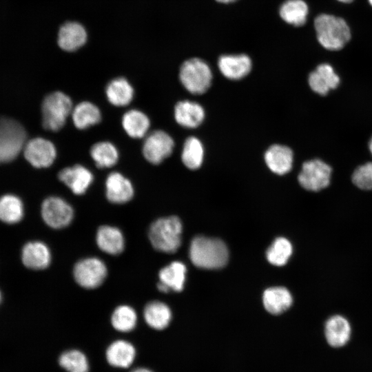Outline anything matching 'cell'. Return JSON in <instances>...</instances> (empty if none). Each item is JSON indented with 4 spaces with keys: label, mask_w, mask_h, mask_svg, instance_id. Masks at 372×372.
Returning <instances> with one entry per match:
<instances>
[{
    "label": "cell",
    "mask_w": 372,
    "mask_h": 372,
    "mask_svg": "<svg viewBox=\"0 0 372 372\" xmlns=\"http://www.w3.org/2000/svg\"><path fill=\"white\" fill-rule=\"evenodd\" d=\"M130 372H153V371L145 367H138V368L134 369Z\"/></svg>",
    "instance_id": "37"
},
{
    "label": "cell",
    "mask_w": 372,
    "mask_h": 372,
    "mask_svg": "<svg viewBox=\"0 0 372 372\" xmlns=\"http://www.w3.org/2000/svg\"><path fill=\"white\" fill-rule=\"evenodd\" d=\"M174 117L180 125L194 128L203 122L205 112L199 104L189 101H183L176 105Z\"/></svg>",
    "instance_id": "22"
},
{
    "label": "cell",
    "mask_w": 372,
    "mask_h": 372,
    "mask_svg": "<svg viewBox=\"0 0 372 372\" xmlns=\"http://www.w3.org/2000/svg\"><path fill=\"white\" fill-rule=\"evenodd\" d=\"M59 179L76 195L86 192L93 182L92 173L81 165H75L61 169L58 174Z\"/></svg>",
    "instance_id": "12"
},
{
    "label": "cell",
    "mask_w": 372,
    "mask_h": 372,
    "mask_svg": "<svg viewBox=\"0 0 372 372\" xmlns=\"http://www.w3.org/2000/svg\"><path fill=\"white\" fill-rule=\"evenodd\" d=\"M143 318L151 328L163 330L169 324L172 311L165 303L158 300L151 301L144 308Z\"/></svg>",
    "instance_id": "24"
},
{
    "label": "cell",
    "mask_w": 372,
    "mask_h": 372,
    "mask_svg": "<svg viewBox=\"0 0 372 372\" xmlns=\"http://www.w3.org/2000/svg\"><path fill=\"white\" fill-rule=\"evenodd\" d=\"M352 182L362 190L372 189V162L358 167L352 174Z\"/></svg>",
    "instance_id": "36"
},
{
    "label": "cell",
    "mask_w": 372,
    "mask_h": 372,
    "mask_svg": "<svg viewBox=\"0 0 372 372\" xmlns=\"http://www.w3.org/2000/svg\"><path fill=\"white\" fill-rule=\"evenodd\" d=\"M24 156L34 167L46 168L52 165L56 157V149L52 142L37 137L27 142Z\"/></svg>",
    "instance_id": "11"
},
{
    "label": "cell",
    "mask_w": 372,
    "mask_h": 372,
    "mask_svg": "<svg viewBox=\"0 0 372 372\" xmlns=\"http://www.w3.org/2000/svg\"><path fill=\"white\" fill-rule=\"evenodd\" d=\"M1 300H2V295H1V291H0V303L1 302Z\"/></svg>",
    "instance_id": "42"
},
{
    "label": "cell",
    "mask_w": 372,
    "mask_h": 372,
    "mask_svg": "<svg viewBox=\"0 0 372 372\" xmlns=\"http://www.w3.org/2000/svg\"><path fill=\"white\" fill-rule=\"evenodd\" d=\"M369 150L371 152V154L372 155V137H371V140H370V141L369 143Z\"/></svg>",
    "instance_id": "40"
},
{
    "label": "cell",
    "mask_w": 372,
    "mask_h": 372,
    "mask_svg": "<svg viewBox=\"0 0 372 372\" xmlns=\"http://www.w3.org/2000/svg\"><path fill=\"white\" fill-rule=\"evenodd\" d=\"M292 245L285 238H276L268 248L266 256L268 261L276 266L285 265L292 254Z\"/></svg>",
    "instance_id": "35"
},
{
    "label": "cell",
    "mask_w": 372,
    "mask_h": 372,
    "mask_svg": "<svg viewBox=\"0 0 372 372\" xmlns=\"http://www.w3.org/2000/svg\"><path fill=\"white\" fill-rule=\"evenodd\" d=\"M174 147V142L167 133L163 130H155L145 138L143 155L150 163L158 165L172 154Z\"/></svg>",
    "instance_id": "10"
},
{
    "label": "cell",
    "mask_w": 372,
    "mask_h": 372,
    "mask_svg": "<svg viewBox=\"0 0 372 372\" xmlns=\"http://www.w3.org/2000/svg\"><path fill=\"white\" fill-rule=\"evenodd\" d=\"M111 324L114 329L120 332H130L136 326L137 314L129 305L117 307L111 316Z\"/></svg>",
    "instance_id": "32"
},
{
    "label": "cell",
    "mask_w": 372,
    "mask_h": 372,
    "mask_svg": "<svg viewBox=\"0 0 372 372\" xmlns=\"http://www.w3.org/2000/svg\"><path fill=\"white\" fill-rule=\"evenodd\" d=\"M21 261L25 267L32 270L46 269L52 260L51 252L46 244L41 241H30L21 249Z\"/></svg>",
    "instance_id": "14"
},
{
    "label": "cell",
    "mask_w": 372,
    "mask_h": 372,
    "mask_svg": "<svg viewBox=\"0 0 372 372\" xmlns=\"http://www.w3.org/2000/svg\"><path fill=\"white\" fill-rule=\"evenodd\" d=\"M265 309L271 314L278 315L287 310L293 299L291 293L282 287L267 289L262 296Z\"/></svg>",
    "instance_id": "23"
},
{
    "label": "cell",
    "mask_w": 372,
    "mask_h": 372,
    "mask_svg": "<svg viewBox=\"0 0 372 372\" xmlns=\"http://www.w3.org/2000/svg\"><path fill=\"white\" fill-rule=\"evenodd\" d=\"M216 1H217L219 3H229L234 2V1H236L237 0H216Z\"/></svg>",
    "instance_id": "38"
},
{
    "label": "cell",
    "mask_w": 372,
    "mask_h": 372,
    "mask_svg": "<svg viewBox=\"0 0 372 372\" xmlns=\"http://www.w3.org/2000/svg\"><path fill=\"white\" fill-rule=\"evenodd\" d=\"M136 351L129 341L117 340L112 342L105 351L107 363L115 368L127 369L134 362Z\"/></svg>",
    "instance_id": "16"
},
{
    "label": "cell",
    "mask_w": 372,
    "mask_h": 372,
    "mask_svg": "<svg viewBox=\"0 0 372 372\" xmlns=\"http://www.w3.org/2000/svg\"><path fill=\"white\" fill-rule=\"evenodd\" d=\"M85 28L76 21H69L62 25L58 33L59 47L68 52H73L82 47L87 41Z\"/></svg>",
    "instance_id": "18"
},
{
    "label": "cell",
    "mask_w": 372,
    "mask_h": 372,
    "mask_svg": "<svg viewBox=\"0 0 372 372\" xmlns=\"http://www.w3.org/2000/svg\"><path fill=\"white\" fill-rule=\"evenodd\" d=\"M121 123L125 132L133 138L144 137L150 126L148 116L142 111L135 109L123 114Z\"/></svg>",
    "instance_id": "27"
},
{
    "label": "cell",
    "mask_w": 372,
    "mask_h": 372,
    "mask_svg": "<svg viewBox=\"0 0 372 372\" xmlns=\"http://www.w3.org/2000/svg\"><path fill=\"white\" fill-rule=\"evenodd\" d=\"M293 155L292 150L285 145H273L265 154V161L271 172L283 175L292 168Z\"/></svg>",
    "instance_id": "21"
},
{
    "label": "cell",
    "mask_w": 372,
    "mask_h": 372,
    "mask_svg": "<svg viewBox=\"0 0 372 372\" xmlns=\"http://www.w3.org/2000/svg\"><path fill=\"white\" fill-rule=\"evenodd\" d=\"M314 28L318 41L328 50H340L351 39V30L347 21L333 14L318 15L314 19Z\"/></svg>",
    "instance_id": "2"
},
{
    "label": "cell",
    "mask_w": 372,
    "mask_h": 372,
    "mask_svg": "<svg viewBox=\"0 0 372 372\" xmlns=\"http://www.w3.org/2000/svg\"><path fill=\"white\" fill-rule=\"evenodd\" d=\"M331 167L320 159L304 162L298 179L300 185L307 190L318 192L329 186Z\"/></svg>",
    "instance_id": "8"
},
{
    "label": "cell",
    "mask_w": 372,
    "mask_h": 372,
    "mask_svg": "<svg viewBox=\"0 0 372 372\" xmlns=\"http://www.w3.org/2000/svg\"><path fill=\"white\" fill-rule=\"evenodd\" d=\"M186 270L183 262H172L159 271V282L165 285L169 291H181L184 287Z\"/></svg>",
    "instance_id": "28"
},
{
    "label": "cell",
    "mask_w": 372,
    "mask_h": 372,
    "mask_svg": "<svg viewBox=\"0 0 372 372\" xmlns=\"http://www.w3.org/2000/svg\"><path fill=\"white\" fill-rule=\"evenodd\" d=\"M179 78L183 86L189 92L200 94L210 87L212 74L209 65L205 61L193 58L182 64Z\"/></svg>",
    "instance_id": "6"
},
{
    "label": "cell",
    "mask_w": 372,
    "mask_h": 372,
    "mask_svg": "<svg viewBox=\"0 0 372 372\" xmlns=\"http://www.w3.org/2000/svg\"><path fill=\"white\" fill-rule=\"evenodd\" d=\"M134 190L131 181L122 174L110 173L105 180V195L112 203L124 204L134 196Z\"/></svg>",
    "instance_id": "13"
},
{
    "label": "cell",
    "mask_w": 372,
    "mask_h": 372,
    "mask_svg": "<svg viewBox=\"0 0 372 372\" xmlns=\"http://www.w3.org/2000/svg\"><path fill=\"white\" fill-rule=\"evenodd\" d=\"M351 328L348 320L341 315L331 316L324 324V335L332 347H342L350 340Z\"/></svg>",
    "instance_id": "17"
},
{
    "label": "cell",
    "mask_w": 372,
    "mask_h": 372,
    "mask_svg": "<svg viewBox=\"0 0 372 372\" xmlns=\"http://www.w3.org/2000/svg\"><path fill=\"white\" fill-rule=\"evenodd\" d=\"M105 94L112 105L124 107L132 101L134 91L126 79L118 77L109 82L105 88Z\"/></svg>",
    "instance_id": "25"
},
{
    "label": "cell",
    "mask_w": 372,
    "mask_h": 372,
    "mask_svg": "<svg viewBox=\"0 0 372 372\" xmlns=\"http://www.w3.org/2000/svg\"><path fill=\"white\" fill-rule=\"evenodd\" d=\"M90 156L98 167L108 168L117 163L119 154L114 144L108 141H101L92 146Z\"/></svg>",
    "instance_id": "31"
},
{
    "label": "cell",
    "mask_w": 372,
    "mask_h": 372,
    "mask_svg": "<svg viewBox=\"0 0 372 372\" xmlns=\"http://www.w3.org/2000/svg\"><path fill=\"white\" fill-rule=\"evenodd\" d=\"M182 229V223L177 216L160 218L150 225L148 238L156 250L173 254L180 246Z\"/></svg>",
    "instance_id": "3"
},
{
    "label": "cell",
    "mask_w": 372,
    "mask_h": 372,
    "mask_svg": "<svg viewBox=\"0 0 372 372\" xmlns=\"http://www.w3.org/2000/svg\"><path fill=\"white\" fill-rule=\"evenodd\" d=\"M203 155V147L200 140L194 136L187 138L181 154L183 164L190 169H196L202 165Z\"/></svg>",
    "instance_id": "33"
},
{
    "label": "cell",
    "mask_w": 372,
    "mask_h": 372,
    "mask_svg": "<svg viewBox=\"0 0 372 372\" xmlns=\"http://www.w3.org/2000/svg\"><path fill=\"white\" fill-rule=\"evenodd\" d=\"M74 126L79 130H85L98 124L101 121V113L99 107L89 101H83L73 107L71 113Z\"/></svg>",
    "instance_id": "26"
},
{
    "label": "cell",
    "mask_w": 372,
    "mask_h": 372,
    "mask_svg": "<svg viewBox=\"0 0 372 372\" xmlns=\"http://www.w3.org/2000/svg\"><path fill=\"white\" fill-rule=\"evenodd\" d=\"M59 364L67 372H89L90 370L87 358L77 349L63 352L59 358Z\"/></svg>",
    "instance_id": "34"
},
{
    "label": "cell",
    "mask_w": 372,
    "mask_h": 372,
    "mask_svg": "<svg viewBox=\"0 0 372 372\" xmlns=\"http://www.w3.org/2000/svg\"><path fill=\"white\" fill-rule=\"evenodd\" d=\"M41 213L45 223L56 229L68 226L74 218L72 207L58 196L45 198L42 203Z\"/></svg>",
    "instance_id": "9"
},
{
    "label": "cell",
    "mask_w": 372,
    "mask_h": 372,
    "mask_svg": "<svg viewBox=\"0 0 372 372\" xmlns=\"http://www.w3.org/2000/svg\"><path fill=\"white\" fill-rule=\"evenodd\" d=\"M96 241L98 247L110 255H118L125 248V239L121 231L114 226L102 225L97 230Z\"/></svg>",
    "instance_id": "20"
},
{
    "label": "cell",
    "mask_w": 372,
    "mask_h": 372,
    "mask_svg": "<svg viewBox=\"0 0 372 372\" xmlns=\"http://www.w3.org/2000/svg\"><path fill=\"white\" fill-rule=\"evenodd\" d=\"M26 132L17 121L8 118L0 119V163L14 160L24 148Z\"/></svg>",
    "instance_id": "5"
},
{
    "label": "cell",
    "mask_w": 372,
    "mask_h": 372,
    "mask_svg": "<svg viewBox=\"0 0 372 372\" xmlns=\"http://www.w3.org/2000/svg\"><path fill=\"white\" fill-rule=\"evenodd\" d=\"M369 3L372 7V0H368Z\"/></svg>",
    "instance_id": "41"
},
{
    "label": "cell",
    "mask_w": 372,
    "mask_h": 372,
    "mask_svg": "<svg viewBox=\"0 0 372 372\" xmlns=\"http://www.w3.org/2000/svg\"><path fill=\"white\" fill-rule=\"evenodd\" d=\"M24 206L22 200L13 194L0 197V220L6 224H15L22 220Z\"/></svg>",
    "instance_id": "30"
},
{
    "label": "cell",
    "mask_w": 372,
    "mask_h": 372,
    "mask_svg": "<svg viewBox=\"0 0 372 372\" xmlns=\"http://www.w3.org/2000/svg\"><path fill=\"white\" fill-rule=\"evenodd\" d=\"M72 102L66 94L56 91L43 99L41 106L42 123L47 130H61L72 111Z\"/></svg>",
    "instance_id": "4"
},
{
    "label": "cell",
    "mask_w": 372,
    "mask_h": 372,
    "mask_svg": "<svg viewBox=\"0 0 372 372\" xmlns=\"http://www.w3.org/2000/svg\"><path fill=\"white\" fill-rule=\"evenodd\" d=\"M218 68L227 79L238 80L247 75L251 69V61L246 54H227L218 59Z\"/></svg>",
    "instance_id": "19"
},
{
    "label": "cell",
    "mask_w": 372,
    "mask_h": 372,
    "mask_svg": "<svg viewBox=\"0 0 372 372\" xmlns=\"http://www.w3.org/2000/svg\"><path fill=\"white\" fill-rule=\"evenodd\" d=\"M309 8L304 0H287L280 6V17L287 23L301 26L306 23Z\"/></svg>",
    "instance_id": "29"
},
{
    "label": "cell",
    "mask_w": 372,
    "mask_h": 372,
    "mask_svg": "<svg viewBox=\"0 0 372 372\" xmlns=\"http://www.w3.org/2000/svg\"><path fill=\"white\" fill-rule=\"evenodd\" d=\"M107 269L105 264L96 257L85 258L78 261L73 269L76 282L87 289H96L105 280Z\"/></svg>",
    "instance_id": "7"
},
{
    "label": "cell",
    "mask_w": 372,
    "mask_h": 372,
    "mask_svg": "<svg viewBox=\"0 0 372 372\" xmlns=\"http://www.w3.org/2000/svg\"><path fill=\"white\" fill-rule=\"evenodd\" d=\"M308 82L313 92L324 96L337 88L340 77L330 64L321 63L309 74Z\"/></svg>",
    "instance_id": "15"
},
{
    "label": "cell",
    "mask_w": 372,
    "mask_h": 372,
    "mask_svg": "<svg viewBox=\"0 0 372 372\" xmlns=\"http://www.w3.org/2000/svg\"><path fill=\"white\" fill-rule=\"evenodd\" d=\"M337 1L342 3H350L354 0H337Z\"/></svg>",
    "instance_id": "39"
},
{
    "label": "cell",
    "mask_w": 372,
    "mask_h": 372,
    "mask_svg": "<svg viewBox=\"0 0 372 372\" xmlns=\"http://www.w3.org/2000/svg\"><path fill=\"white\" fill-rule=\"evenodd\" d=\"M189 258L197 267L215 269L227 265L229 252L226 245L222 240L198 236L192 240Z\"/></svg>",
    "instance_id": "1"
}]
</instances>
